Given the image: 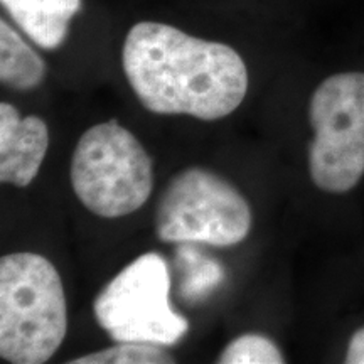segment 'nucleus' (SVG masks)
Returning <instances> with one entry per match:
<instances>
[{
    "instance_id": "f257e3e1",
    "label": "nucleus",
    "mask_w": 364,
    "mask_h": 364,
    "mask_svg": "<svg viewBox=\"0 0 364 364\" xmlns=\"http://www.w3.org/2000/svg\"><path fill=\"white\" fill-rule=\"evenodd\" d=\"M129 83L149 112L220 120L240 107L248 70L231 46L161 22H139L124 44Z\"/></svg>"
},
{
    "instance_id": "f03ea898",
    "label": "nucleus",
    "mask_w": 364,
    "mask_h": 364,
    "mask_svg": "<svg viewBox=\"0 0 364 364\" xmlns=\"http://www.w3.org/2000/svg\"><path fill=\"white\" fill-rule=\"evenodd\" d=\"M68 331L61 277L43 255L9 253L0 260V356L14 364L49 361Z\"/></svg>"
},
{
    "instance_id": "7ed1b4c3",
    "label": "nucleus",
    "mask_w": 364,
    "mask_h": 364,
    "mask_svg": "<svg viewBox=\"0 0 364 364\" xmlns=\"http://www.w3.org/2000/svg\"><path fill=\"white\" fill-rule=\"evenodd\" d=\"M71 186L93 215L107 220L127 216L152 194V159L129 129L108 120L80 136L71 159Z\"/></svg>"
},
{
    "instance_id": "20e7f679",
    "label": "nucleus",
    "mask_w": 364,
    "mask_h": 364,
    "mask_svg": "<svg viewBox=\"0 0 364 364\" xmlns=\"http://www.w3.org/2000/svg\"><path fill=\"white\" fill-rule=\"evenodd\" d=\"M97 322L115 343L174 346L189 322L171 306V275L166 258L144 253L117 273L93 302Z\"/></svg>"
},
{
    "instance_id": "39448f33",
    "label": "nucleus",
    "mask_w": 364,
    "mask_h": 364,
    "mask_svg": "<svg viewBox=\"0 0 364 364\" xmlns=\"http://www.w3.org/2000/svg\"><path fill=\"white\" fill-rule=\"evenodd\" d=\"M309 120L314 184L332 194L356 188L364 176V73H338L322 81L311 98Z\"/></svg>"
},
{
    "instance_id": "423d86ee",
    "label": "nucleus",
    "mask_w": 364,
    "mask_h": 364,
    "mask_svg": "<svg viewBox=\"0 0 364 364\" xmlns=\"http://www.w3.org/2000/svg\"><path fill=\"white\" fill-rule=\"evenodd\" d=\"M252 221V208L233 184L203 167H189L164 189L156 231L166 243L235 247L250 235Z\"/></svg>"
},
{
    "instance_id": "0eeeda50",
    "label": "nucleus",
    "mask_w": 364,
    "mask_h": 364,
    "mask_svg": "<svg viewBox=\"0 0 364 364\" xmlns=\"http://www.w3.org/2000/svg\"><path fill=\"white\" fill-rule=\"evenodd\" d=\"M49 147V129L39 117H21L0 105V181L26 188L36 179Z\"/></svg>"
},
{
    "instance_id": "6e6552de",
    "label": "nucleus",
    "mask_w": 364,
    "mask_h": 364,
    "mask_svg": "<svg viewBox=\"0 0 364 364\" xmlns=\"http://www.w3.org/2000/svg\"><path fill=\"white\" fill-rule=\"evenodd\" d=\"M11 17L43 49L65 43L81 0H2Z\"/></svg>"
},
{
    "instance_id": "1a4fd4ad",
    "label": "nucleus",
    "mask_w": 364,
    "mask_h": 364,
    "mask_svg": "<svg viewBox=\"0 0 364 364\" xmlns=\"http://www.w3.org/2000/svg\"><path fill=\"white\" fill-rule=\"evenodd\" d=\"M46 71L44 59L6 21L0 22V81L14 90H34Z\"/></svg>"
},
{
    "instance_id": "9d476101",
    "label": "nucleus",
    "mask_w": 364,
    "mask_h": 364,
    "mask_svg": "<svg viewBox=\"0 0 364 364\" xmlns=\"http://www.w3.org/2000/svg\"><path fill=\"white\" fill-rule=\"evenodd\" d=\"M71 364H167L174 363L164 346L149 343H118L103 351L73 359Z\"/></svg>"
},
{
    "instance_id": "9b49d317",
    "label": "nucleus",
    "mask_w": 364,
    "mask_h": 364,
    "mask_svg": "<svg viewBox=\"0 0 364 364\" xmlns=\"http://www.w3.org/2000/svg\"><path fill=\"white\" fill-rule=\"evenodd\" d=\"M218 363L223 364H282L284 354L265 336L245 334L231 341L221 353Z\"/></svg>"
},
{
    "instance_id": "f8f14e48",
    "label": "nucleus",
    "mask_w": 364,
    "mask_h": 364,
    "mask_svg": "<svg viewBox=\"0 0 364 364\" xmlns=\"http://www.w3.org/2000/svg\"><path fill=\"white\" fill-rule=\"evenodd\" d=\"M221 277L223 270L216 263L204 260L201 268H198V270H196V265H193L188 284L184 285V292L188 295H193V297L206 294L209 289H213L221 280Z\"/></svg>"
},
{
    "instance_id": "ddd939ff",
    "label": "nucleus",
    "mask_w": 364,
    "mask_h": 364,
    "mask_svg": "<svg viewBox=\"0 0 364 364\" xmlns=\"http://www.w3.org/2000/svg\"><path fill=\"white\" fill-rule=\"evenodd\" d=\"M348 364H364V327L358 329L349 341L348 353H346Z\"/></svg>"
}]
</instances>
